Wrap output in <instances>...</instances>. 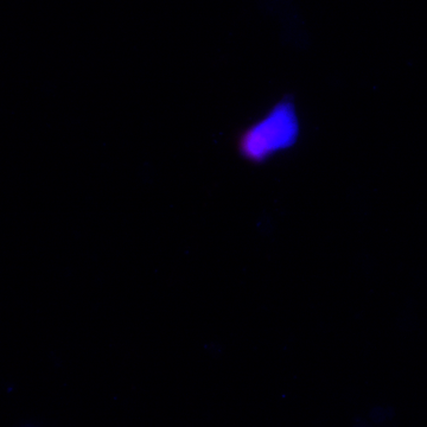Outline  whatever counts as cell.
<instances>
[{"instance_id":"cell-2","label":"cell","mask_w":427,"mask_h":427,"mask_svg":"<svg viewBox=\"0 0 427 427\" xmlns=\"http://www.w3.org/2000/svg\"><path fill=\"white\" fill-rule=\"evenodd\" d=\"M371 418L374 423H382L386 419V412L381 407L373 408V411L371 412Z\"/></svg>"},{"instance_id":"cell-3","label":"cell","mask_w":427,"mask_h":427,"mask_svg":"<svg viewBox=\"0 0 427 427\" xmlns=\"http://www.w3.org/2000/svg\"><path fill=\"white\" fill-rule=\"evenodd\" d=\"M354 427H369L365 422H362V420H359V422H356Z\"/></svg>"},{"instance_id":"cell-1","label":"cell","mask_w":427,"mask_h":427,"mask_svg":"<svg viewBox=\"0 0 427 427\" xmlns=\"http://www.w3.org/2000/svg\"><path fill=\"white\" fill-rule=\"evenodd\" d=\"M302 124L294 96L286 94L237 139V152L253 164H264L299 143Z\"/></svg>"}]
</instances>
